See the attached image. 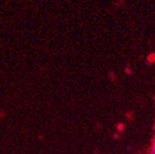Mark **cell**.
<instances>
[{
    "label": "cell",
    "instance_id": "obj_1",
    "mask_svg": "<svg viewBox=\"0 0 155 154\" xmlns=\"http://www.w3.org/2000/svg\"><path fill=\"white\" fill-rule=\"evenodd\" d=\"M150 154H155V142L153 143V146L150 149Z\"/></svg>",
    "mask_w": 155,
    "mask_h": 154
}]
</instances>
